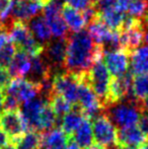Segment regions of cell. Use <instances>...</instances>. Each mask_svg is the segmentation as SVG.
Masks as SVG:
<instances>
[{
    "mask_svg": "<svg viewBox=\"0 0 148 149\" xmlns=\"http://www.w3.org/2000/svg\"><path fill=\"white\" fill-rule=\"evenodd\" d=\"M103 57V50L87 30L67 36V52L64 62L66 71L75 74L87 72L97 59Z\"/></svg>",
    "mask_w": 148,
    "mask_h": 149,
    "instance_id": "obj_1",
    "label": "cell"
},
{
    "mask_svg": "<svg viewBox=\"0 0 148 149\" xmlns=\"http://www.w3.org/2000/svg\"><path fill=\"white\" fill-rule=\"evenodd\" d=\"M105 110L106 115L118 129L136 126L143 111L141 102L135 100L133 94L123 100L111 104Z\"/></svg>",
    "mask_w": 148,
    "mask_h": 149,
    "instance_id": "obj_2",
    "label": "cell"
},
{
    "mask_svg": "<svg viewBox=\"0 0 148 149\" xmlns=\"http://www.w3.org/2000/svg\"><path fill=\"white\" fill-rule=\"evenodd\" d=\"M85 77L90 87L99 97L104 109L109 106L110 83L111 73L103 61V57L99 58L92 64L89 70L85 73Z\"/></svg>",
    "mask_w": 148,
    "mask_h": 149,
    "instance_id": "obj_3",
    "label": "cell"
},
{
    "mask_svg": "<svg viewBox=\"0 0 148 149\" xmlns=\"http://www.w3.org/2000/svg\"><path fill=\"white\" fill-rule=\"evenodd\" d=\"M85 73H81L80 81H79L78 86V102L77 106L82 111L85 118L89 120H93L99 115L103 114L104 107L101 104L99 97L94 91L88 84L85 77Z\"/></svg>",
    "mask_w": 148,
    "mask_h": 149,
    "instance_id": "obj_4",
    "label": "cell"
},
{
    "mask_svg": "<svg viewBox=\"0 0 148 149\" xmlns=\"http://www.w3.org/2000/svg\"><path fill=\"white\" fill-rule=\"evenodd\" d=\"M80 75L68 71L57 73L52 79V92L62 95L72 106L77 104Z\"/></svg>",
    "mask_w": 148,
    "mask_h": 149,
    "instance_id": "obj_5",
    "label": "cell"
},
{
    "mask_svg": "<svg viewBox=\"0 0 148 149\" xmlns=\"http://www.w3.org/2000/svg\"><path fill=\"white\" fill-rule=\"evenodd\" d=\"M0 129L11 144L15 143L28 131L19 110H4L0 112Z\"/></svg>",
    "mask_w": 148,
    "mask_h": 149,
    "instance_id": "obj_6",
    "label": "cell"
},
{
    "mask_svg": "<svg viewBox=\"0 0 148 149\" xmlns=\"http://www.w3.org/2000/svg\"><path fill=\"white\" fill-rule=\"evenodd\" d=\"M93 141L104 147H110L117 143V128L106 114H101L92 120Z\"/></svg>",
    "mask_w": 148,
    "mask_h": 149,
    "instance_id": "obj_7",
    "label": "cell"
},
{
    "mask_svg": "<svg viewBox=\"0 0 148 149\" xmlns=\"http://www.w3.org/2000/svg\"><path fill=\"white\" fill-rule=\"evenodd\" d=\"M6 94L15 97L20 104L37 97L42 91L41 84L22 77L13 78L5 88Z\"/></svg>",
    "mask_w": 148,
    "mask_h": 149,
    "instance_id": "obj_8",
    "label": "cell"
},
{
    "mask_svg": "<svg viewBox=\"0 0 148 149\" xmlns=\"http://www.w3.org/2000/svg\"><path fill=\"white\" fill-rule=\"evenodd\" d=\"M67 52V37L51 40L44 47V58L52 69L64 67Z\"/></svg>",
    "mask_w": 148,
    "mask_h": 149,
    "instance_id": "obj_9",
    "label": "cell"
},
{
    "mask_svg": "<svg viewBox=\"0 0 148 149\" xmlns=\"http://www.w3.org/2000/svg\"><path fill=\"white\" fill-rule=\"evenodd\" d=\"M48 102H49V98L43 95L39 96V97L37 96V97L24 102L20 104L19 112L28 130H36L37 131L40 115Z\"/></svg>",
    "mask_w": 148,
    "mask_h": 149,
    "instance_id": "obj_10",
    "label": "cell"
},
{
    "mask_svg": "<svg viewBox=\"0 0 148 149\" xmlns=\"http://www.w3.org/2000/svg\"><path fill=\"white\" fill-rule=\"evenodd\" d=\"M104 63L113 76H120L128 72L130 65V52L125 49L103 53Z\"/></svg>",
    "mask_w": 148,
    "mask_h": 149,
    "instance_id": "obj_11",
    "label": "cell"
},
{
    "mask_svg": "<svg viewBox=\"0 0 148 149\" xmlns=\"http://www.w3.org/2000/svg\"><path fill=\"white\" fill-rule=\"evenodd\" d=\"M132 73L126 72L120 76H113L110 83L109 106L120 102L132 94Z\"/></svg>",
    "mask_w": 148,
    "mask_h": 149,
    "instance_id": "obj_12",
    "label": "cell"
},
{
    "mask_svg": "<svg viewBox=\"0 0 148 149\" xmlns=\"http://www.w3.org/2000/svg\"><path fill=\"white\" fill-rule=\"evenodd\" d=\"M148 138L138 126L123 128L117 132V144L123 149H137L145 146Z\"/></svg>",
    "mask_w": 148,
    "mask_h": 149,
    "instance_id": "obj_13",
    "label": "cell"
},
{
    "mask_svg": "<svg viewBox=\"0 0 148 149\" xmlns=\"http://www.w3.org/2000/svg\"><path fill=\"white\" fill-rule=\"evenodd\" d=\"M44 5L36 0H14L11 10V19L28 22L40 14Z\"/></svg>",
    "mask_w": 148,
    "mask_h": 149,
    "instance_id": "obj_14",
    "label": "cell"
},
{
    "mask_svg": "<svg viewBox=\"0 0 148 149\" xmlns=\"http://www.w3.org/2000/svg\"><path fill=\"white\" fill-rule=\"evenodd\" d=\"M144 41V26L141 19L137 20L133 26L120 31V43L123 49L132 52Z\"/></svg>",
    "mask_w": 148,
    "mask_h": 149,
    "instance_id": "obj_15",
    "label": "cell"
},
{
    "mask_svg": "<svg viewBox=\"0 0 148 149\" xmlns=\"http://www.w3.org/2000/svg\"><path fill=\"white\" fill-rule=\"evenodd\" d=\"M51 70L52 68L50 67L49 63L42 56V54L33 56L31 57V69L26 75L28 78L26 79L33 81V82L42 84L45 80L50 79Z\"/></svg>",
    "mask_w": 148,
    "mask_h": 149,
    "instance_id": "obj_16",
    "label": "cell"
},
{
    "mask_svg": "<svg viewBox=\"0 0 148 149\" xmlns=\"http://www.w3.org/2000/svg\"><path fill=\"white\" fill-rule=\"evenodd\" d=\"M130 72L132 75L148 73V44L130 52Z\"/></svg>",
    "mask_w": 148,
    "mask_h": 149,
    "instance_id": "obj_17",
    "label": "cell"
},
{
    "mask_svg": "<svg viewBox=\"0 0 148 149\" xmlns=\"http://www.w3.org/2000/svg\"><path fill=\"white\" fill-rule=\"evenodd\" d=\"M28 26L35 39L44 46L52 40L51 30L44 15L38 14L30 22H28Z\"/></svg>",
    "mask_w": 148,
    "mask_h": 149,
    "instance_id": "obj_18",
    "label": "cell"
},
{
    "mask_svg": "<svg viewBox=\"0 0 148 149\" xmlns=\"http://www.w3.org/2000/svg\"><path fill=\"white\" fill-rule=\"evenodd\" d=\"M68 137L61 128H54L42 133V149H64Z\"/></svg>",
    "mask_w": 148,
    "mask_h": 149,
    "instance_id": "obj_19",
    "label": "cell"
},
{
    "mask_svg": "<svg viewBox=\"0 0 148 149\" xmlns=\"http://www.w3.org/2000/svg\"><path fill=\"white\" fill-rule=\"evenodd\" d=\"M72 137L77 142L81 149H87L93 144V133H92V124L91 120L84 117L81 124L78 126Z\"/></svg>",
    "mask_w": 148,
    "mask_h": 149,
    "instance_id": "obj_20",
    "label": "cell"
},
{
    "mask_svg": "<svg viewBox=\"0 0 148 149\" xmlns=\"http://www.w3.org/2000/svg\"><path fill=\"white\" fill-rule=\"evenodd\" d=\"M61 14L71 33H76L84 29L86 22L80 10H77L64 4L61 10Z\"/></svg>",
    "mask_w": 148,
    "mask_h": 149,
    "instance_id": "obj_21",
    "label": "cell"
},
{
    "mask_svg": "<svg viewBox=\"0 0 148 149\" xmlns=\"http://www.w3.org/2000/svg\"><path fill=\"white\" fill-rule=\"evenodd\" d=\"M7 69L14 78L26 77L31 69V56L22 51H17Z\"/></svg>",
    "mask_w": 148,
    "mask_h": 149,
    "instance_id": "obj_22",
    "label": "cell"
},
{
    "mask_svg": "<svg viewBox=\"0 0 148 149\" xmlns=\"http://www.w3.org/2000/svg\"><path fill=\"white\" fill-rule=\"evenodd\" d=\"M83 119H84V115L82 111L77 104H75L70 112L62 117L61 129L67 136H72V134L78 128Z\"/></svg>",
    "mask_w": 148,
    "mask_h": 149,
    "instance_id": "obj_23",
    "label": "cell"
},
{
    "mask_svg": "<svg viewBox=\"0 0 148 149\" xmlns=\"http://www.w3.org/2000/svg\"><path fill=\"white\" fill-rule=\"evenodd\" d=\"M58 119L59 118L56 116L53 109L50 106V102H48L40 115L37 131L44 133L56 128V125H58Z\"/></svg>",
    "mask_w": 148,
    "mask_h": 149,
    "instance_id": "obj_24",
    "label": "cell"
},
{
    "mask_svg": "<svg viewBox=\"0 0 148 149\" xmlns=\"http://www.w3.org/2000/svg\"><path fill=\"white\" fill-rule=\"evenodd\" d=\"M13 145L17 149H42V133L36 130H28Z\"/></svg>",
    "mask_w": 148,
    "mask_h": 149,
    "instance_id": "obj_25",
    "label": "cell"
},
{
    "mask_svg": "<svg viewBox=\"0 0 148 149\" xmlns=\"http://www.w3.org/2000/svg\"><path fill=\"white\" fill-rule=\"evenodd\" d=\"M99 16L112 31H121L126 14L119 8H116L99 14Z\"/></svg>",
    "mask_w": 148,
    "mask_h": 149,
    "instance_id": "obj_26",
    "label": "cell"
},
{
    "mask_svg": "<svg viewBox=\"0 0 148 149\" xmlns=\"http://www.w3.org/2000/svg\"><path fill=\"white\" fill-rule=\"evenodd\" d=\"M132 94L140 102L148 95V73L135 75L132 81Z\"/></svg>",
    "mask_w": 148,
    "mask_h": 149,
    "instance_id": "obj_27",
    "label": "cell"
},
{
    "mask_svg": "<svg viewBox=\"0 0 148 149\" xmlns=\"http://www.w3.org/2000/svg\"><path fill=\"white\" fill-rule=\"evenodd\" d=\"M48 98H49L50 106L53 109L54 113H55L58 118H62L64 115L71 111L72 104L62 95L52 92Z\"/></svg>",
    "mask_w": 148,
    "mask_h": 149,
    "instance_id": "obj_28",
    "label": "cell"
},
{
    "mask_svg": "<svg viewBox=\"0 0 148 149\" xmlns=\"http://www.w3.org/2000/svg\"><path fill=\"white\" fill-rule=\"evenodd\" d=\"M148 11V3L145 0H132L129 2L126 8L127 15L131 17L141 19Z\"/></svg>",
    "mask_w": 148,
    "mask_h": 149,
    "instance_id": "obj_29",
    "label": "cell"
},
{
    "mask_svg": "<svg viewBox=\"0 0 148 149\" xmlns=\"http://www.w3.org/2000/svg\"><path fill=\"white\" fill-rule=\"evenodd\" d=\"M16 53V48L12 42H7L3 47L0 49V67L8 68L14 55Z\"/></svg>",
    "mask_w": 148,
    "mask_h": 149,
    "instance_id": "obj_30",
    "label": "cell"
},
{
    "mask_svg": "<svg viewBox=\"0 0 148 149\" xmlns=\"http://www.w3.org/2000/svg\"><path fill=\"white\" fill-rule=\"evenodd\" d=\"M97 13L101 14L110 10L116 9L118 7V0H97L93 3Z\"/></svg>",
    "mask_w": 148,
    "mask_h": 149,
    "instance_id": "obj_31",
    "label": "cell"
},
{
    "mask_svg": "<svg viewBox=\"0 0 148 149\" xmlns=\"http://www.w3.org/2000/svg\"><path fill=\"white\" fill-rule=\"evenodd\" d=\"M64 4L68 5L70 7H73L77 10L83 11L85 8H87L89 5H91L90 0H63Z\"/></svg>",
    "mask_w": 148,
    "mask_h": 149,
    "instance_id": "obj_32",
    "label": "cell"
},
{
    "mask_svg": "<svg viewBox=\"0 0 148 149\" xmlns=\"http://www.w3.org/2000/svg\"><path fill=\"white\" fill-rule=\"evenodd\" d=\"M12 80V76L7 68L0 67V89H5Z\"/></svg>",
    "mask_w": 148,
    "mask_h": 149,
    "instance_id": "obj_33",
    "label": "cell"
},
{
    "mask_svg": "<svg viewBox=\"0 0 148 149\" xmlns=\"http://www.w3.org/2000/svg\"><path fill=\"white\" fill-rule=\"evenodd\" d=\"M138 128L142 131V133L148 138V112L142 111L140 118L138 120Z\"/></svg>",
    "mask_w": 148,
    "mask_h": 149,
    "instance_id": "obj_34",
    "label": "cell"
},
{
    "mask_svg": "<svg viewBox=\"0 0 148 149\" xmlns=\"http://www.w3.org/2000/svg\"><path fill=\"white\" fill-rule=\"evenodd\" d=\"M64 149H81V148H80V146L77 144V142L73 139V137L69 136L67 140V143H66V146Z\"/></svg>",
    "mask_w": 148,
    "mask_h": 149,
    "instance_id": "obj_35",
    "label": "cell"
},
{
    "mask_svg": "<svg viewBox=\"0 0 148 149\" xmlns=\"http://www.w3.org/2000/svg\"><path fill=\"white\" fill-rule=\"evenodd\" d=\"M8 143H9V140L6 137L5 134L3 133V131L0 129V149H2L4 146L7 145Z\"/></svg>",
    "mask_w": 148,
    "mask_h": 149,
    "instance_id": "obj_36",
    "label": "cell"
},
{
    "mask_svg": "<svg viewBox=\"0 0 148 149\" xmlns=\"http://www.w3.org/2000/svg\"><path fill=\"white\" fill-rule=\"evenodd\" d=\"M141 107H142L143 111H147L148 112V95L144 98V100H141Z\"/></svg>",
    "mask_w": 148,
    "mask_h": 149,
    "instance_id": "obj_37",
    "label": "cell"
},
{
    "mask_svg": "<svg viewBox=\"0 0 148 149\" xmlns=\"http://www.w3.org/2000/svg\"><path fill=\"white\" fill-rule=\"evenodd\" d=\"M3 104H4V93L2 89H0V112L3 110Z\"/></svg>",
    "mask_w": 148,
    "mask_h": 149,
    "instance_id": "obj_38",
    "label": "cell"
},
{
    "mask_svg": "<svg viewBox=\"0 0 148 149\" xmlns=\"http://www.w3.org/2000/svg\"><path fill=\"white\" fill-rule=\"evenodd\" d=\"M87 149H107V148L104 147V146H101V145H99V144H92L90 147L87 148Z\"/></svg>",
    "mask_w": 148,
    "mask_h": 149,
    "instance_id": "obj_39",
    "label": "cell"
},
{
    "mask_svg": "<svg viewBox=\"0 0 148 149\" xmlns=\"http://www.w3.org/2000/svg\"><path fill=\"white\" fill-rule=\"evenodd\" d=\"M2 149H17L15 147V146L13 145V144H7L6 146H4Z\"/></svg>",
    "mask_w": 148,
    "mask_h": 149,
    "instance_id": "obj_40",
    "label": "cell"
},
{
    "mask_svg": "<svg viewBox=\"0 0 148 149\" xmlns=\"http://www.w3.org/2000/svg\"><path fill=\"white\" fill-rule=\"evenodd\" d=\"M36 1H39V2H41L43 5H45V4H47L48 2L50 1V0H36Z\"/></svg>",
    "mask_w": 148,
    "mask_h": 149,
    "instance_id": "obj_41",
    "label": "cell"
},
{
    "mask_svg": "<svg viewBox=\"0 0 148 149\" xmlns=\"http://www.w3.org/2000/svg\"><path fill=\"white\" fill-rule=\"evenodd\" d=\"M144 149H148V140H147L146 144H145V146H144Z\"/></svg>",
    "mask_w": 148,
    "mask_h": 149,
    "instance_id": "obj_42",
    "label": "cell"
},
{
    "mask_svg": "<svg viewBox=\"0 0 148 149\" xmlns=\"http://www.w3.org/2000/svg\"><path fill=\"white\" fill-rule=\"evenodd\" d=\"M95 1H97V0H90V2H91V3H92V4H93V3H94V2H95Z\"/></svg>",
    "mask_w": 148,
    "mask_h": 149,
    "instance_id": "obj_43",
    "label": "cell"
},
{
    "mask_svg": "<svg viewBox=\"0 0 148 149\" xmlns=\"http://www.w3.org/2000/svg\"><path fill=\"white\" fill-rule=\"evenodd\" d=\"M145 1H146V2H147V3H148V0H145Z\"/></svg>",
    "mask_w": 148,
    "mask_h": 149,
    "instance_id": "obj_44",
    "label": "cell"
}]
</instances>
